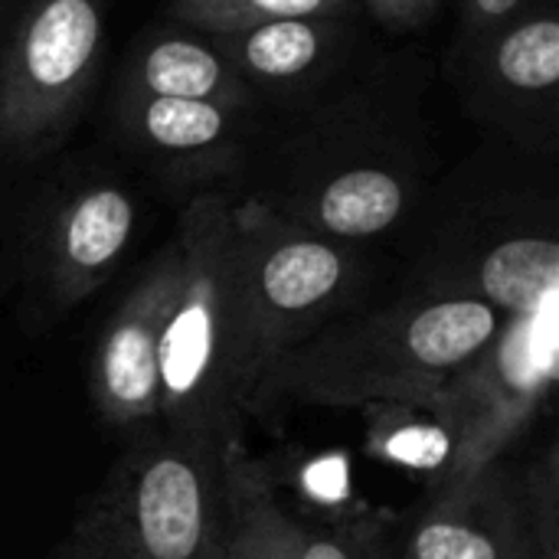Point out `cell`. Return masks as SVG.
<instances>
[{
    "instance_id": "1",
    "label": "cell",
    "mask_w": 559,
    "mask_h": 559,
    "mask_svg": "<svg viewBox=\"0 0 559 559\" xmlns=\"http://www.w3.org/2000/svg\"><path fill=\"white\" fill-rule=\"evenodd\" d=\"M426 75L416 59H380L262 134L246 200L337 239L367 242L403 226L426 197Z\"/></svg>"
},
{
    "instance_id": "2",
    "label": "cell",
    "mask_w": 559,
    "mask_h": 559,
    "mask_svg": "<svg viewBox=\"0 0 559 559\" xmlns=\"http://www.w3.org/2000/svg\"><path fill=\"white\" fill-rule=\"evenodd\" d=\"M416 292L478 298L504 318L559 292L557 157L491 141L429 200Z\"/></svg>"
},
{
    "instance_id": "3",
    "label": "cell",
    "mask_w": 559,
    "mask_h": 559,
    "mask_svg": "<svg viewBox=\"0 0 559 559\" xmlns=\"http://www.w3.org/2000/svg\"><path fill=\"white\" fill-rule=\"evenodd\" d=\"M504 324L478 298L409 292L347 311L282 354L259 380L249 416L275 406H423Z\"/></svg>"
},
{
    "instance_id": "4",
    "label": "cell",
    "mask_w": 559,
    "mask_h": 559,
    "mask_svg": "<svg viewBox=\"0 0 559 559\" xmlns=\"http://www.w3.org/2000/svg\"><path fill=\"white\" fill-rule=\"evenodd\" d=\"M180 285L157 370V426L236 449L259 383L249 314L233 255V200L200 193L177 223Z\"/></svg>"
},
{
    "instance_id": "5",
    "label": "cell",
    "mask_w": 559,
    "mask_h": 559,
    "mask_svg": "<svg viewBox=\"0 0 559 559\" xmlns=\"http://www.w3.org/2000/svg\"><path fill=\"white\" fill-rule=\"evenodd\" d=\"M233 255L259 380L282 354L344 318L367 282L354 242L308 233L252 200H233Z\"/></svg>"
},
{
    "instance_id": "6",
    "label": "cell",
    "mask_w": 559,
    "mask_h": 559,
    "mask_svg": "<svg viewBox=\"0 0 559 559\" xmlns=\"http://www.w3.org/2000/svg\"><path fill=\"white\" fill-rule=\"evenodd\" d=\"M108 0H0V157L26 164L75 124L105 52Z\"/></svg>"
},
{
    "instance_id": "7",
    "label": "cell",
    "mask_w": 559,
    "mask_h": 559,
    "mask_svg": "<svg viewBox=\"0 0 559 559\" xmlns=\"http://www.w3.org/2000/svg\"><path fill=\"white\" fill-rule=\"evenodd\" d=\"M226 452L160 426L128 445L95 504L131 557L226 559Z\"/></svg>"
},
{
    "instance_id": "8",
    "label": "cell",
    "mask_w": 559,
    "mask_h": 559,
    "mask_svg": "<svg viewBox=\"0 0 559 559\" xmlns=\"http://www.w3.org/2000/svg\"><path fill=\"white\" fill-rule=\"evenodd\" d=\"M557 360L559 292H550L534 308L504 318L498 334L423 403L452 442L445 481L504 459L547 403Z\"/></svg>"
},
{
    "instance_id": "9",
    "label": "cell",
    "mask_w": 559,
    "mask_h": 559,
    "mask_svg": "<svg viewBox=\"0 0 559 559\" xmlns=\"http://www.w3.org/2000/svg\"><path fill=\"white\" fill-rule=\"evenodd\" d=\"M455 59L465 108L491 134V141L524 154L557 157V0H544Z\"/></svg>"
},
{
    "instance_id": "10",
    "label": "cell",
    "mask_w": 559,
    "mask_h": 559,
    "mask_svg": "<svg viewBox=\"0 0 559 559\" xmlns=\"http://www.w3.org/2000/svg\"><path fill=\"white\" fill-rule=\"evenodd\" d=\"M177 285L180 242L174 236L141 269L95 341L88 390L98 416L115 429L157 423V370Z\"/></svg>"
},
{
    "instance_id": "11",
    "label": "cell",
    "mask_w": 559,
    "mask_h": 559,
    "mask_svg": "<svg viewBox=\"0 0 559 559\" xmlns=\"http://www.w3.org/2000/svg\"><path fill=\"white\" fill-rule=\"evenodd\" d=\"M138 229V203L115 177H82L46 210L29 265L46 301L72 308L121 265Z\"/></svg>"
},
{
    "instance_id": "12",
    "label": "cell",
    "mask_w": 559,
    "mask_h": 559,
    "mask_svg": "<svg viewBox=\"0 0 559 559\" xmlns=\"http://www.w3.org/2000/svg\"><path fill=\"white\" fill-rule=\"evenodd\" d=\"M210 43L265 108L275 102L292 111L350 75L347 66L360 49V16L265 20L213 33Z\"/></svg>"
},
{
    "instance_id": "13",
    "label": "cell",
    "mask_w": 559,
    "mask_h": 559,
    "mask_svg": "<svg viewBox=\"0 0 559 559\" xmlns=\"http://www.w3.org/2000/svg\"><path fill=\"white\" fill-rule=\"evenodd\" d=\"M118 128L138 157L167 177L203 180L246 164L262 141V115L219 102L157 98L118 88Z\"/></svg>"
},
{
    "instance_id": "14",
    "label": "cell",
    "mask_w": 559,
    "mask_h": 559,
    "mask_svg": "<svg viewBox=\"0 0 559 559\" xmlns=\"http://www.w3.org/2000/svg\"><path fill=\"white\" fill-rule=\"evenodd\" d=\"M403 559H534L527 491L504 459L439 485Z\"/></svg>"
},
{
    "instance_id": "15",
    "label": "cell",
    "mask_w": 559,
    "mask_h": 559,
    "mask_svg": "<svg viewBox=\"0 0 559 559\" xmlns=\"http://www.w3.org/2000/svg\"><path fill=\"white\" fill-rule=\"evenodd\" d=\"M121 92H141L157 98H197L219 102L249 111H269L262 98L236 75L210 36L174 26L157 29L131 52Z\"/></svg>"
},
{
    "instance_id": "16",
    "label": "cell",
    "mask_w": 559,
    "mask_h": 559,
    "mask_svg": "<svg viewBox=\"0 0 559 559\" xmlns=\"http://www.w3.org/2000/svg\"><path fill=\"white\" fill-rule=\"evenodd\" d=\"M226 559H292L288 511L262 462L226 452Z\"/></svg>"
},
{
    "instance_id": "17",
    "label": "cell",
    "mask_w": 559,
    "mask_h": 559,
    "mask_svg": "<svg viewBox=\"0 0 559 559\" xmlns=\"http://www.w3.org/2000/svg\"><path fill=\"white\" fill-rule=\"evenodd\" d=\"M170 20L183 29L213 36L265 20L295 16H364L360 0H170Z\"/></svg>"
},
{
    "instance_id": "18",
    "label": "cell",
    "mask_w": 559,
    "mask_h": 559,
    "mask_svg": "<svg viewBox=\"0 0 559 559\" xmlns=\"http://www.w3.org/2000/svg\"><path fill=\"white\" fill-rule=\"evenodd\" d=\"M292 559H393L386 537L373 524L314 527L288 514Z\"/></svg>"
},
{
    "instance_id": "19",
    "label": "cell",
    "mask_w": 559,
    "mask_h": 559,
    "mask_svg": "<svg viewBox=\"0 0 559 559\" xmlns=\"http://www.w3.org/2000/svg\"><path fill=\"white\" fill-rule=\"evenodd\" d=\"M557 452L550 449L540 468H534L531 481L524 485L527 491V514H531V540H534V559H559L557 547Z\"/></svg>"
},
{
    "instance_id": "20",
    "label": "cell",
    "mask_w": 559,
    "mask_h": 559,
    "mask_svg": "<svg viewBox=\"0 0 559 559\" xmlns=\"http://www.w3.org/2000/svg\"><path fill=\"white\" fill-rule=\"evenodd\" d=\"M52 559H134L128 554V547L121 544V537L115 534L111 521L105 518V511L92 501L79 521L72 524L69 537L59 544V550Z\"/></svg>"
},
{
    "instance_id": "21",
    "label": "cell",
    "mask_w": 559,
    "mask_h": 559,
    "mask_svg": "<svg viewBox=\"0 0 559 559\" xmlns=\"http://www.w3.org/2000/svg\"><path fill=\"white\" fill-rule=\"evenodd\" d=\"M540 3L544 0H462V29L452 46L455 56L485 43L491 33H498L501 26L514 23L518 16H524L527 10H534Z\"/></svg>"
},
{
    "instance_id": "22",
    "label": "cell",
    "mask_w": 559,
    "mask_h": 559,
    "mask_svg": "<svg viewBox=\"0 0 559 559\" xmlns=\"http://www.w3.org/2000/svg\"><path fill=\"white\" fill-rule=\"evenodd\" d=\"M442 0H360V13L386 33H413L423 29Z\"/></svg>"
}]
</instances>
